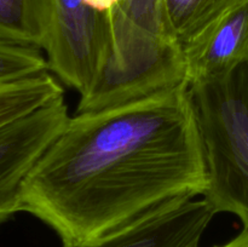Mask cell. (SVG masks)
Segmentation results:
<instances>
[{
    "mask_svg": "<svg viewBox=\"0 0 248 247\" xmlns=\"http://www.w3.org/2000/svg\"><path fill=\"white\" fill-rule=\"evenodd\" d=\"M205 154L186 82L75 113L22 189V211L63 245L104 236L173 201L202 196Z\"/></svg>",
    "mask_w": 248,
    "mask_h": 247,
    "instance_id": "1",
    "label": "cell"
},
{
    "mask_svg": "<svg viewBox=\"0 0 248 247\" xmlns=\"http://www.w3.org/2000/svg\"><path fill=\"white\" fill-rule=\"evenodd\" d=\"M186 82L183 45L162 0H119L107 14V41L75 113L98 110Z\"/></svg>",
    "mask_w": 248,
    "mask_h": 247,
    "instance_id": "2",
    "label": "cell"
},
{
    "mask_svg": "<svg viewBox=\"0 0 248 247\" xmlns=\"http://www.w3.org/2000/svg\"><path fill=\"white\" fill-rule=\"evenodd\" d=\"M188 86L207 171L202 198L248 227V61Z\"/></svg>",
    "mask_w": 248,
    "mask_h": 247,
    "instance_id": "3",
    "label": "cell"
},
{
    "mask_svg": "<svg viewBox=\"0 0 248 247\" xmlns=\"http://www.w3.org/2000/svg\"><path fill=\"white\" fill-rule=\"evenodd\" d=\"M107 41V14L84 0H50L43 50L50 73L85 93L91 86Z\"/></svg>",
    "mask_w": 248,
    "mask_h": 247,
    "instance_id": "4",
    "label": "cell"
},
{
    "mask_svg": "<svg viewBox=\"0 0 248 247\" xmlns=\"http://www.w3.org/2000/svg\"><path fill=\"white\" fill-rule=\"evenodd\" d=\"M69 116L62 94L0 127V224L22 211L24 182Z\"/></svg>",
    "mask_w": 248,
    "mask_h": 247,
    "instance_id": "5",
    "label": "cell"
},
{
    "mask_svg": "<svg viewBox=\"0 0 248 247\" xmlns=\"http://www.w3.org/2000/svg\"><path fill=\"white\" fill-rule=\"evenodd\" d=\"M217 215L205 199L166 203L96 240L63 247H200Z\"/></svg>",
    "mask_w": 248,
    "mask_h": 247,
    "instance_id": "6",
    "label": "cell"
},
{
    "mask_svg": "<svg viewBox=\"0 0 248 247\" xmlns=\"http://www.w3.org/2000/svg\"><path fill=\"white\" fill-rule=\"evenodd\" d=\"M186 84L232 72L248 61V0L229 10L183 45Z\"/></svg>",
    "mask_w": 248,
    "mask_h": 247,
    "instance_id": "7",
    "label": "cell"
},
{
    "mask_svg": "<svg viewBox=\"0 0 248 247\" xmlns=\"http://www.w3.org/2000/svg\"><path fill=\"white\" fill-rule=\"evenodd\" d=\"M50 0H0V41L43 50Z\"/></svg>",
    "mask_w": 248,
    "mask_h": 247,
    "instance_id": "8",
    "label": "cell"
},
{
    "mask_svg": "<svg viewBox=\"0 0 248 247\" xmlns=\"http://www.w3.org/2000/svg\"><path fill=\"white\" fill-rule=\"evenodd\" d=\"M64 94L50 72L0 85V127Z\"/></svg>",
    "mask_w": 248,
    "mask_h": 247,
    "instance_id": "9",
    "label": "cell"
},
{
    "mask_svg": "<svg viewBox=\"0 0 248 247\" xmlns=\"http://www.w3.org/2000/svg\"><path fill=\"white\" fill-rule=\"evenodd\" d=\"M247 0H162L167 19L182 45L222 15Z\"/></svg>",
    "mask_w": 248,
    "mask_h": 247,
    "instance_id": "10",
    "label": "cell"
},
{
    "mask_svg": "<svg viewBox=\"0 0 248 247\" xmlns=\"http://www.w3.org/2000/svg\"><path fill=\"white\" fill-rule=\"evenodd\" d=\"M50 72L41 50L0 41V85Z\"/></svg>",
    "mask_w": 248,
    "mask_h": 247,
    "instance_id": "11",
    "label": "cell"
},
{
    "mask_svg": "<svg viewBox=\"0 0 248 247\" xmlns=\"http://www.w3.org/2000/svg\"><path fill=\"white\" fill-rule=\"evenodd\" d=\"M85 4L99 14H108L119 0H84Z\"/></svg>",
    "mask_w": 248,
    "mask_h": 247,
    "instance_id": "12",
    "label": "cell"
},
{
    "mask_svg": "<svg viewBox=\"0 0 248 247\" xmlns=\"http://www.w3.org/2000/svg\"><path fill=\"white\" fill-rule=\"evenodd\" d=\"M217 247H248V227H245L241 232L232 237L230 241Z\"/></svg>",
    "mask_w": 248,
    "mask_h": 247,
    "instance_id": "13",
    "label": "cell"
}]
</instances>
